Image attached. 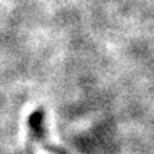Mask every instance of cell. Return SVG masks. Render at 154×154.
<instances>
[{"instance_id":"obj_1","label":"cell","mask_w":154,"mask_h":154,"mask_svg":"<svg viewBox=\"0 0 154 154\" xmlns=\"http://www.w3.org/2000/svg\"><path fill=\"white\" fill-rule=\"evenodd\" d=\"M30 127L33 130V134L37 137V140L42 141L44 149H47L53 154H64L59 149H56L51 144H49V141H46V137H44L46 134H44V130H43V116H42V111H36V113H33V114L30 116Z\"/></svg>"}]
</instances>
